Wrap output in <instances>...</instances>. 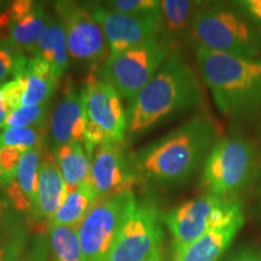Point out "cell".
<instances>
[{"mask_svg": "<svg viewBox=\"0 0 261 261\" xmlns=\"http://www.w3.org/2000/svg\"><path fill=\"white\" fill-rule=\"evenodd\" d=\"M218 139V129L212 120L192 116L136 152L140 180L160 189L180 187L204 163Z\"/></svg>", "mask_w": 261, "mask_h": 261, "instance_id": "6da1fadb", "label": "cell"}, {"mask_svg": "<svg viewBox=\"0 0 261 261\" xmlns=\"http://www.w3.org/2000/svg\"><path fill=\"white\" fill-rule=\"evenodd\" d=\"M202 91L190 64L177 48L127 108V137L137 140L200 106Z\"/></svg>", "mask_w": 261, "mask_h": 261, "instance_id": "7a4b0ae2", "label": "cell"}, {"mask_svg": "<svg viewBox=\"0 0 261 261\" xmlns=\"http://www.w3.org/2000/svg\"><path fill=\"white\" fill-rule=\"evenodd\" d=\"M194 47L196 62L219 113L242 121L261 107V60Z\"/></svg>", "mask_w": 261, "mask_h": 261, "instance_id": "3957f363", "label": "cell"}, {"mask_svg": "<svg viewBox=\"0 0 261 261\" xmlns=\"http://www.w3.org/2000/svg\"><path fill=\"white\" fill-rule=\"evenodd\" d=\"M192 46L252 60H261V29L234 3H202L192 18Z\"/></svg>", "mask_w": 261, "mask_h": 261, "instance_id": "277c9868", "label": "cell"}, {"mask_svg": "<svg viewBox=\"0 0 261 261\" xmlns=\"http://www.w3.org/2000/svg\"><path fill=\"white\" fill-rule=\"evenodd\" d=\"M256 149L242 137H224L215 142L204 160L200 187L205 194L236 198L256 174Z\"/></svg>", "mask_w": 261, "mask_h": 261, "instance_id": "5b68a950", "label": "cell"}, {"mask_svg": "<svg viewBox=\"0 0 261 261\" xmlns=\"http://www.w3.org/2000/svg\"><path fill=\"white\" fill-rule=\"evenodd\" d=\"M174 50L175 46L165 35H159L121 54L109 55L102 67L98 68V73L120 97L130 102Z\"/></svg>", "mask_w": 261, "mask_h": 261, "instance_id": "8992f818", "label": "cell"}, {"mask_svg": "<svg viewBox=\"0 0 261 261\" xmlns=\"http://www.w3.org/2000/svg\"><path fill=\"white\" fill-rule=\"evenodd\" d=\"M242 213V203L237 198H221L205 194L182 202L162 214V221L174 238L172 246L174 253Z\"/></svg>", "mask_w": 261, "mask_h": 261, "instance_id": "52a82bcc", "label": "cell"}, {"mask_svg": "<svg viewBox=\"0 0 261 261\" xmlns=\"http://www.w3.org/2000/svg\"><path fill=\"white\" fill-rule=\"evenodd\" d=\"M137 203L132 190L98 198L77 227L83 261H109L120 231Z\"/></svg>", "mask_w": 261, "mask_h": 261, "instance_id": "ba28073f", "label": "cell"}, {"mask_svg": "<svg viewBox=\"0 0 261 261\" xmlns=\"http://www.w3.org/2000/svg\"><path fill=\"white\" fill-rule=\"evenodd\" d=\"M162 214L151 202H139L120 231L109 261H163Z\"/></svg>", "mask_w": 261, "mask_h": 261, "instance_id": "9c48e42d", "label": "cell"}, {"mask_svg": "<svg viewBox=\"0 0 261 261\" xmlns=\"http://www.w3.org/2000/svg\"><path fill=\"white\" fill-rule=\"evenodd\" d=\"M54 6L64 25L69 57L77 64L98 69L97 65L109 56V47L89 3L64 0Z\"/></svg>", "mask_w": 261, "mask_h": 261, "instance_id": "30bf717a", "label": "cell"}, {"mask_svg": "<svg viewBox=\"0 0 261 261\" xmlns=\"http://www.w3.org/2000/svg\"><path fill=\"white\" fill-rule=\"evenodd\" d=\"M91 11L103 29L109 55L121 54L162 35L161 12L133 16L115 12L99 3H89Z\"/></svg>", "mask_w": 261, "mask_h": 261, "instance_id": "8fae6325", "label": "cell"}, {"mask_svg": "<svg viewBox=\"0 0 261 261\" xmlns=\"http://www.w3.org/2000/svg\"><path fill=\"white\" fill-rule=\"evenodd\" d=\"M83 87L87 120L106 135L107 143L125 142L127 114L117 91L100 76L98 69L90 71Z\"/></svg>", "mask_w": 261, "mask_h": 261, "instance_id": "7c38bea8", "label": "cell"}, {"mask_svg": "<svg viewBox=\"0 0 261 261\" xmlns=\"http://www.w3.org/2000/svg\"><path fill=\"white\" fill-rule=\"evenodd\" d=\"M90 180L99 197L132 190L140 181L135 154H130L125 143H106L92 156Z\"/></svg>", "mask_w": 261, "mask_h": 261, "instance_id": "4fadbf2b", "label": "cell"}, {"mask_svg": "<svg viewBox=\"0 0 261 261\" xmlns=\"http://www.w3.org/2000/svg\"><path fill=\"white\" fill-rule=\"evenodd\" d=\"M86 125L87 113L84 87L76 89L71 84H68L50 120L52 148L68 143H83Z\"/></svg>", "mask_w": 261, "mask_h": 261, "instance_id": "5bb4252c", "label": "cell"}, {"mask_svg": "<svg viewBox=\"0 0 261 261\" xmlns=\"http://www.w3.org/2000/svg\"><path fill=\"white\" fill-rule=\"evenodd\" d=\"M68 194L69 189L54 158L52 149H46L39 167L37 197L29 220L33 223H48L60 210Z\"/></svg>", "mask_w": 261, "mask_h": 261, "instance_id": "9a60e30c", "label": "cell"}, {"mask_svg": "<svg viewBox=\"0 0 261 261\" xmlns=\"http://www.w3.org/2000/svg\"><path fill=\"white\" fill-rule=\"evenodd\" d=\"M243 225L244 213L203 234L181 250L173 253V261H219Z\"/></svg>", "mask_w": 261, "mask_h": 261, "instance_id": "2e32d148", "label": "cell"}, {"mask_svg": "<svg viewBox=\"0 0 261 261\" xmlns=\"http://www.w3.org/2000/svg\"><path fill=\"white\" fill-rule=\"evenodd\" d=\"M17 76H21L23 81L22 107L48 103L60 83V77L51 65L40 57L29 58L24 70Z\"/></svg>", "mask_w": 261, "mask_h": 261, "instance_id": "e0dca14e", "label": "cell"}, {"mask_svg": "<svg viewBox=\"0 0 261 261\" xmlns=\"http://www.w3.org/2000/svg\"><path fill=\"white\" fill-rule=\"evenodd\" d=\"M33 57H40L50 64L60 79L67 73L70 63L67 35H65L64 25L57 15L55 17L51 16Z\"/></svg>", "mask_w": 261, "mask_h": 261, "instance_id": "ac0fdd59", "label": "cell"}, {"mask_svg": "<svg viewBox=\"0 0 261 261\" xmlns=\"http://www.w3.org/2000/svg\"><path fill=\"white\" fill-rule=\"evenodd\" d=\"M52 154L69 190L90 180L92 159L87 154L83 143L75 142L55 146L52 148Z\"/></svg>", "mask_w": 261, "mask_h": 261, "instance_id": "d6986e66", "label": "cell"}, {"mask_svg": "<svg viewBox=\"0 0 261 261\" xmlns=\"http://www.w3.org/2000/svg\"><path fill=\"white\" fill-rule=\"evenodd\" d=\"M98 198L99 196L91 180L83 182L73 190H69L67 198L48 221L47 226L79 227Z\"/></svg>", "mask_w": 261, "mask_h": 261, "instance_id": "ffe728a7", "label": "cell"}, {"mask_svg": "<svg viewBox=\"0 0 261 261\" xmlns=\"http://www.w3.org/2000/svg\"><path fill=\"white\" fill-rule=\"evenodd\" d=\"M203 2L192 0H162V34L177 45L181 39H189L192 18Z\"/></svg>", "mask_w": 261, "mask_h": 261, "instance_id": "44dd1931", "label": "cell"}, {"mask_svg": "<svg viewBox=\"0 0 261 261\" xmlns=\"http://www.w3.org/2000/svg\"><path fill=\"white\" fill-rule=\"evenodd\" d=\"M50 18L51 16L46 14L44 5L38 3L31 12L11 22L8 39L22 52L34 56L38 42L46 29Z\"/></svg>", "mask_w": 261, "mask_h": 261, "instance_id": "7402d4cb", "label": "cell"}, {"mask_svg": "<svg viewBox=\"0 0 261 261\" xmlns=\"http://www.w3.org/2000/svg\"><path fill=\"white\" fill-rule=\"evenodd\" d=\"M54 261H83L77 227L47 226Z\"/></svg>", "mask_w": 261, "mask_h": 261, "instance_id": "603a6c76", "label": "cell"}, {"mask_svg": "<svg viewBox=\"0 0 261 261\" xmlns=\"http://www.w3.org/2000/svg\"><path fill=\"white\" fill-rule=\"evenodd\" d=\"M29 241V227L24 219L0 231V261H18Z\"/></svg>", "mask_w": 261, "mask_h": 261, "instance_id": "cb8c5ba5", "label": "cell"}, {"mask_svg": "<svg viewBox=\"0 0 261 261\" xmlns=\"http://www.w3.org/2000/svg\"><path fill=\"white\" fill-rule=\"evenodd\" d=\"M45 150L46 148L32 149L23 152L15 179L21 190L32 201L33 207H34L35 197H37L39 167H40V162Z\"/></svg>", "mask_w": 261, "mask_h": 261, "instance_id": "d4e9b609", "label": "cell"}, {"mask_svg": "<svg viewBox=\"0 0 261 261\" xmlns=\"http://www.w3.org/2000/svg\"><path fill=\"white\" fill-rule=\"evenodd\" d=\"M2 130V146H14L25 152L32 149L45 148L46 144V127H12Z\"/></svg>", "mask_w": 261, "mask_h": 261, "instance_id": "484cf974", "label": "cell"}, {"mask_svg": "<svg viewBox=\"0 0 261 261\" xmlns=\"http://www.w3.org/2000/svg\"><path fill=\"white\" fill-rule=\"evenodd\" d=\"M50 108L51 102L33 107H21L12 110L0 129L12 127H46Z\"/></svg>", "mask_w": 261, "mask_h": 261, "instance_id": "4316f807", "label": "cell"}, {"mask_svg": "<svg viewBox=\"0 0 261 261\" xmlns=\"http://www.w3.org/2000/svg\"><path fill=\"white\" fill-rule=\"evenodd\" d=\"M29 58L8 38L0 39V86L8 77L17 76L24 70Z\"/></svg>", "mask_w": 261, "mask_h": 261, "instance_id": "83f0119b", "label": "cell"}, {"mask_svg": "<svg viewBox=\"0 0 261 261\" xmlns=\"http://www.w3.org/2000/svg\"><path fill=\"white\" fill-rule=\"evenodd\" d=\"M104 5L115 12L125 15L143 16L161 12L160 0H112Z\"/></svg>", "mask_w": 261, "mask_h": 261, "instance_id": "f1b7e54d", "label": "cell"}, {"mask_svg": "<svg viewBox=\"0 0 261 261\" xmlns=\"http://www.w3.org/2000/svg\"><path fill=\"white\" fill-rule=\"evenodd\" d=\"M23 151L14 146H3L0 151V169L3 174L4 188L16 179L17 169L21 162Z\"/></svg>", "mask_w": 261, "mask_h": 261, "instance_id": "f546056e", "label": "cell"}, {"mask_svg": "<svg viewBox=\"0 0 261 261\" xmlns=\"http://www.w3.org/2000/svg\"><path fill=\"white\" fill-rule=\"evenodd\" d=\"M50 253V237L48 234L40 232L31 237L27 249L18 261H47Z\"/></svg>", "mask_w": 261, "mask_h": 261, "instance_id": "4dcf8cb0", "label": "cell"}, {"mask_svg": "<svg viewBox=\"0 0 261 261\" xmlns=\"http://www.w3.org/2000/svg\"><path fill=\"white\" fill-rule=\"evenodd\" d=\"M3 97L8 103L10 110H16L22 107V97H23V81L21 76H15L6 81L0 86Z\"/></svg>", "mask_w": 261, "mask_h": 261, "instance_id": "1f68e13d", "label": "cell"}, {"mask_svg": "<svg viewBox=\"0 0 261 261\" xmlns=\"http://www.w3.org/2000/svg\"><path fill=\"white\" fill-rule=\"evenodd\" d=\"M21 220L23 219L19 218V214L12 208L8 198L0 195V231Z\"/></svg>", "mask_w": 261, "mask_h": 261, "instance_id": "d6a6232c", "label": "cell"}, {"mask_svg": "<svg viewBox=\"0 0 261 261\" xmlns=\"http://www.w3.org/2000/svg\"><path fill=\"white\" fill-rule=\"evenodd\" d=\"M233 3L254 24L261 29V0H241Z\"/></svg>", "mask_w": 261, "mask_h": 261, "instance_id": "836d02e7", "label": "cell"}, {"mask_svg": "<svg viewBox=\"0 0 261 261\" xmlns=\"http://www.w3.org/2000/svg\"><path fill=\"white\" fill-rule=\"evenodd\" d=\"M37 4L38 3L33 0H16V2L10 3L9 14L11 16V22L23 17L28 12H31Z\"/></svg>", "mask_w": 261, "mask_h": 261, "instance_id": "e575fe53", "label": "cell"}, {"mask_svg": "<svg viewBox=\"0 0 261 261\" xmlns=\"http://www.w3.org/2000/svg\"><path fill=\"white\" fill-rule=\"evenodd\" d=\"M226 261H261V255L254 252V250L246 249L237 253L236 255H233L231 259Z\"/></svg>", "mask_w": 261, "mask_h": 261, "instance_id": "d590c367", "label": "cell"}, {"mask_svg": "<svg viewBox=\"0 0 261 261\" xmlns=\"http://www.w3.org/2000/svg\"><path fill=\"white\" fill-rule=\"evenodd\" d=\"M10 24H11V16H10L8 9L5 12L0 14V35L9 34Z\"/></svg>", "mask_w": 261, "mask_h": 261, "instance_id": "8d00e7d4", "label": "cell"}, {"mask_svg": "<svg viewBox=\"0 0 261 261\" xmlns=\"http://www.w3.org/2000/svg\"><path fill=\"white\" fill-rule=\"evenodd\" d=\"M10 113H11V110H10L8 103L5 102L4 97H3L2 90H0V128H2L3 123L5 122L6 117L9 116Z\"/></svg>", "mask_w": 261, "mask_h": 261, "instance_id": "74e56055", "label": "cell"}, {"mask_svg": "<svg viewBox=\"0 0 261 261\" xmlns=\"http://www.w3.org/2000/svg\"><path fill=\"white\" fill-rule=\"evenodd\" d=\"M10 3L11 2H4V0H0V14H3V12H5L6 10L9 9Z\"/></svg>", "mask_w": 261, "mask_h": 261, "instance_id": "f35d334b", "label": "cell"}, {"mask_svg": "<svg viewBox=\"0 0 261 261\" xmlns=\"http://www.w3.org/2000/svg\"><path fill=\"white\" fill-rule=\"evenodd\" d=\"M2 143H0V151H2ZM0 187H4V182H3V174H2V169H0Z\"/></svg>", "mask_w": 261, "mask_h": 261, "instance_id": "ab89813d", "label": "cell"}]
</instances>
